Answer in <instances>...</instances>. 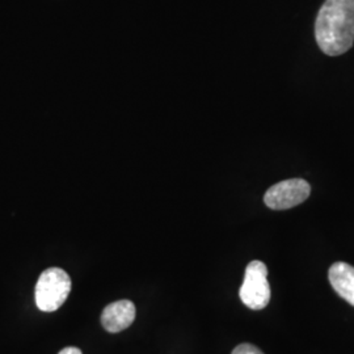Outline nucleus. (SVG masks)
<instances>
[{
	"label": "nucleus",
	"instance_id": "1",
	"mask_svg": "<svg viewBox=\"0 0 354 354\" xmlns=\"http://www.w3.org/2000/svg\"><path fill=\"white\" fill-rule=\"evenodd\" d=\"M315 37L329 57L349 50L354 44V0H326L317 13Z\"/></svg>",
	"mask_w": 354,
	"mask_h": 354
},
{
	"label": "nucleus",
	"instance_id": "2",
	"mask_svg": "<svg viewBox=\"0 0 354 354\" xmlns=\"http://www.w3.org/2000/svg\"><path fill=\"white\" fill-rule=\"evenodd\" d=\"M71 291V279L62 268H48L38 277L35 298L38 308L53 313L62 307Z\"/></svg>",
	"mask_w": 354,
	"mask_h": 354
},
{
	"label": "nucleus",
	"instance_id": "3",
	"mask_svg": "<svg viewBox=\"0 0 354 354\" xmlns=\"http://www.w3.org/2000/svg\"><path fill=\"white\" fill-rule=\"evenodd\" d=\"M241 302L251 310H263L270 302L268 268L263 261L254 260L245 268L244 281L239 290Z\"/></svg>",
	"mask_w": 354,
	"mask_h": 354
},
{
	"label": "nucleus",
	"instance_id": "4",
	"mask_svg": "<svg viewBox=\"0 0 354 354\" xmlns=\"http://www.w3.org/2000/svg\"><path fill=\"white\" fill-rule=\"evenodd\" d=\"M311 193L310 184L302 178H290L266 190L264 203L273 210H288L304 203Z\"/></svg>",
	"mask_w": 354,
	"mask_h": 354
},
{
	"label": "nucleus",
	"instance_id": "5",
	"mask_svg": "<svg viewBox=\"0 0 354 354\" xmlns=\"http://www.w3.org/2000/svg\"><path fill=\"white\" fill-rule=\"evenodd\" d=\"M137 315L136 304L127 299H121L108 304L102 314V324L105 330L118 333L129 328Z\"/></svg>",
	"mask_w": 354,
	"mask_h": 354
},
{
	"label": "nucleus",
	"instance_id": "6",
	"mask_svg": "<svg viewBox=\"0 0 354 354\" xmlns=\"http://www.w3.org/2000/svg\"><path fill=\"white\" fill-rule=\"evenodd\" d=\"M328 279L342 299L354 306V266L342 261L335 263L329 268Z\"/></svg>",
	"mask_w": 354,
	"mask_h": 354
},
{
	"label": "nucleus",
	"instance_id": "7",
	"mask_svg": "<svg viewBox=\"0 0 354 354\" xmlns=\"http://www.w3.org/2000/svg\"><path fill=\"white\" fill-rule=\"evenodd\" d=\"M231 354H264L257 346H254L252 344H248V342H244L238 345Z\"/></svg>",
	"mask_w": 354,
	"mask_h": 354
},
{
	"label": "nucleus",
	"instance_id": "8",
	"mask_svg": "<svg viewBox=\"0 0 354 354\" xmlns=\"http://www.w3.org/2000/svg\"><path fill=\"white\" fill-rule=\"evenodd\" d=\"M58 354H83L82 353V351L79 349V348H75V346H67V348H64L62 349L61 352Z\"/></svg>",
	"mask_w": 354,
	"mask_h": 354
}]
</instances>
